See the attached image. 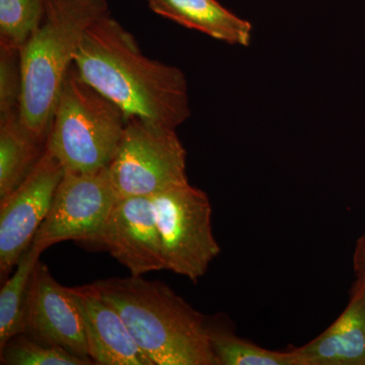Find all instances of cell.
Segmentation results:
<instances>
[{"label": "cell", "instance_id": "8", "mask_svg": "<svg viewBox=\"0 0 365 365\" xmlns=\"http://www.w3.org/2000/svg\"><path fill=\"white\" fill-rule=\"evenodd\" d=\"M64 169L46 146L39 162L9 195L0 199V276L7 279L32 245L49 212Z\"/></svg>", "mask_w": 365, "mask_h": 365}, {"label": "cell", "instance_id": "21", "mask_svg": "<svg viewBox=\"0 0 365 365\" xmlns=\"http://www.w3.org/2000/svg\"><path fill=\"white\" fill-rule=\"evenodd\" d=\"M356 248L365 252V234L359 237V241H357Z\"/></svg>", "mask_w": 365, "mask_h": 365}, {"label": "cell", "instance_id": "16", "mask_svg": "<svg viewBox=\"0 0 365 365\" xmlns=\"http://www.w3.org/2000/svg\"><path fill=\"white\" fill-rule=\"evenodd\" d=\"M208 336L218 365H304L294 350L271 351L215 325L209 324Z\"/></svg>", "mask_w": 365, "mask_h": 365}, {"label": "cell", "instance_id": "6", "mask_svg": "<svg viewBox=\"0 0 365 365\" xmlns=\"http://www.w3.org/2000/svg\"><path fill=\"white\" fill-rule=\"evenodd\" d=\"M151 199L167 270L197 282L220 253L207 194L188 182L158 192Z\"/></svg>", "mask_w": 365, "mask_h": 365}, {"label": "cell", "instance_id": "2", "mask_svg": "<svg viewBox=\"0 0 365 365\" xmlns=\"http://www.w3.org/2000/svg\"><path fill=\"white\" fill-rule=\"evenodd\" d=\"M91 284L116 307L153 364L218 365L205 317L165 283L130 275Z\"/></svg>", "mask_w": 365, "mask_h": 365}, {"label": "cell", "instance_id": "13", "mask_svg": "<svg viewBox=\"0 0 365 365\" xmlns=\"http://www.w3.org/2000/svg\"><path fill=\"white\" fill-rule=\"evenodd\" d=\"M153 13L230 45L248 47L250 21L228 11L217 0H148Z\"/></svg>", "mask_w": 365, "mask_h": 365}, {"label": "cell", "instance_id": "12", "mask_svg": "<svg viewBox=\"0 0 365 365\" xmlns=\"http://www.w3.org/2000/svg\"><path fill=\"white\" fill-rule=\"evenodd\" d=\"M304 365H365V284L357 278L339 318L311 342L294 349Z\"/></svg>", "mask_w": 365, "mask_h": 365}, {"label": "cell", "instance_id": "19", "mask_svg": "<svg viewBox=\"0 0 365 365\" xmlns=\"http://www.w3.org/2000/svg\"><path fill=\"white\" fill-rule=\"evenodd\" d=\"M23 93L20 48L0 44V117L20 108Z\"/></svg>", "mask_w": 365, "mask_h": 365}, {"label": "cell", "instance_id": "10", "mask_svg": "<svg viewBox=\"0 0 365 365\" xmlns=\"http://www.w3.org/2000/svg\"><path fill=\"white\" fill-rule=\"evenodd\" d=\"M25 333L95 364L88 356L85 327L76 297L71 288L57 282L40 261L31 279Z\"/></svg>", "mask_w": 365, "mask_h": 365}, {"label": "cell", "instance_id": "18", "mask_svg": "<svg viewBox=\"0 0 365 365\" xmlns=\"http://www.w3.org/2000/svg\"><path fill=\"white\" fill-rule=\"evenodd\" d=\"M46 0H0V44L21 48L40 26Z\"/></svg>", "mask_w": 365, "mask_h": 365}, {"label": "cell", "instance_id": "5", "mask_svg": "<svg viewBox=\"0 0 365 365\" xmlns=\"http://www.w3.org/2000/svg\"><path fill=\"white\" fill-rule=\"evenodd\" d=\"M186 157L175 129L130 118L108 170L120 198L151 197L189 182Z\"/></svg>", "mask_w": 365, "mask_h": 365}, {"label": "cell", "instance_id": "11", "mask_svg": "<svg viewBox=\"0 0 365 365\" xmlns=\"http://www.w3.org/2000/svg\"><path fill=\"white\" fill-rule=\"evenodd\" d=\"M81 311L88 356L100 365H155L133 339L121 314L91 284L71 288Z\"/></svg>", "mask_w": 365, "mask_h": 365}, {"label": "cell", "instance_id": "17", "mask_svg": "<svg viewBox=\"0 0 365 365\" xmlns=\"http://www.w3.org/2000/svg\"><path fill=\"white\" fill-rule=\"evenodd\" d=\"M0 364L4 365H91V361L71 354L63 348L44 344L26 333L11 338L0 349Z\"/></svg>", "mask_w": 365, "mask_h": 365}, {"label": "cell", "instance_id": "14", "mask_svg": "<svg viewBox=\"0 0 365 365\" xmlns=\"http://www.w3.org/2000/svg\"><path fill=\"white\" fill-rule=\"evenodd\" d=\"M45 148L21 123L19 110L0 117V199L28 177Z\"/></svg>", "mask_w": 365, "mask_h": 365}, {"label": "cell", "instance_id": "1", "mask_svg": "<svg viewBox=\"0 0 365 365\" xmlns=\"http://www.w3.org/2000/svg\"><path fill=\"white\" fill-rule=\"evenodd\" d=\"M81 78L130 118L176 129L191 116L186 76L145 56L110 14L86 31L74 58Z\"/></svg>", "mask_w": 365, "mask_h": 365}, {"label": "cell", "instance_id": "15", "mask_svg": "<svg viewBox=\"0 0 365 365\" xmlns=\"http://www.w3.org/2000/svg\"><path fill=\"white\" fill-rule=\"evenodd\" d=\"M43 252L31 245L0 290V349L14 336L25 333L31 279Z\"/></svg>", "mask_w": 365, "mask_h": 365}, {"label": "cell", "instance_id": "20", "mask_svg": "<svg viewBox=\"0 0 365 365\" xmlns=\"http://www.w3.org/2000/svg\"><path fill=\"white\" fill-rule=\"evenodd\" d=\"M354 270L356 277L361 280L365 284V252L359 248H355L354 256H353Z\"/></svg>", "mask_w": 365, "mask_h": 365}, {"label": "cell", "instance_id": "9", "mask_svg": "<svg viewBox=\"0 0 365 365\" xmlns=\"http://www.w3.org/2000/svg\"><path fill=\"white\" fill-rule=\"evenodd\" d=\"M93 244L109 252L130 275L167 270L151 197L120 198Z\"/></svg>", "mask_w": 365, "mask_h": 365}, {"label": "cell", "instance_id": "7", "mask_svg": "<svg viewBox=\"0 0 365 365\" xmlns=\"http://www.w3.org/2000/svg\"><path fill=\"white\" fill-rule=\"evenodd\" d=\"M119 199L108 167L64 172L33 246L45 251L61 242H93Z\"/></svg>", "mask_w": 365, "mask_h": 365}, {"label": "cell", "instance_id": "3", "mask_svg": "<svg viewBox=\"0 0 365 365\" xmlns=\"http://www.w3.org/2000/svg\"><path fill=\"white\" fill-rule=\"evenodd\" d=\"M108 14V0H46L40 26L20 48L21 121L43 143H47L62 83L86 31Z\"/></svg>", "mask_w": 365, "mask_h": 365}, {"label": "cell", "instance_id": "4", "mask_svg": "<svg viewBox=\"0 0 365 365\" xmlns=\"http://www.w3.org/2000/svg\"><path fill=\"white\" fill-rule=\"evenodd\" d=\"M128 118L79 76L67 72L53 115L48 150L64 172L88 173L109 167Z\"/></svg>", "mask_w": 365, "mask_h": 365}]
</instances>
